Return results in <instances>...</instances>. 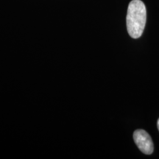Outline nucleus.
<instances>
[{
	"label": "nucleus",
	"mask_w": 159,
	"mask_h": 159,
	"mask_svg": "<svg viewBox=\"0 0 159 159\" xmlns=\"http://www.w3.org/2000/svg\"><path fill=\"white\" fill-rule=\"evenodd\" d=\"M147 21V10L141 0H132L129 4L127 13V30L133 39H139L144 32Z\"/></svg>",
	"instance_id": "f257e3e1"
},
{
	"label": "nucleus",
	"mask_w": 159,
	"mask_h": 159,
	"mask_svg": "<svg viewBox=\"0 0 159 159\" xmlns=\"http://www.w3.org/2000/svg\"><path fill=\"white\" fill-rule=\"evenodd\" d=\"M134 140L136 146L143 153L150 155L153 152V143L148 132L142 129L135 130L134 133Z\"/></svg>",
	"instance_id": "f03ea898"
},
{
	"label": "nucleus",
	"mask_w": 159,
	"mask_h": 159,
	"mask_svg": "<svg viewBox=\"0 0 159 159\" xmlns=\"http://www.w3.org/2000/svg\"><path fill=\"white\" fill-rule=\"evenodd\" d=\"M157 127H158V129L159 130V119H158V122H157Z\"/></svg>",
	"instance_id": "7ed1b4c3"
}]
</instances>
